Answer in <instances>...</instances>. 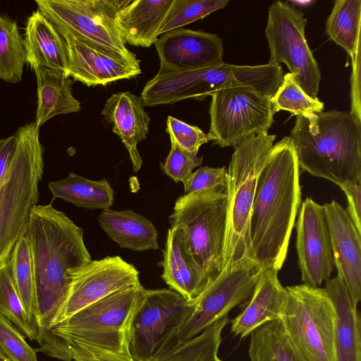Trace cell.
I'll return each mask as SVG.
<instances>
[{"instance_id":"5b68a950","label":"cell","mask_w":361,"mask_h":361,"mask_svg":"<svg viewBox=\"0 0 361 361\" xmlns=\"http://www.w3.org/2000/svg\"><path fill=\"white\" fill-rule=\"evenodd\" d=\"M43 153L39 128L34 122L20 126L15 134L8 169L0 181V264L8 260L19 238L25 235L37 206Z\"/></svg>"},{"instance_id":"60d3db41","label":"cell","mask_w":361,"mask_h":361,"mask_svg":"<svg viewBox=\"0 0 361 361\" xmlns=\"http://www.w3.org/2000/svg\"><path fill=\"white\" fill-rule=\"evenodd\" d=\"M345 194L349 217L361 233V182L348 181L339 186Z\"/></svg>"},{"instance_id":"ffe728a7","label":"cell","mask_w":361,"mask_h":361,"mask_svg":"<svg viewBox=\"0 0 361 361\" xmlns=\"http://www.w3.org/2000/svg\"><path fill=\"white\" fill-rule=\"evenodd\" d=\"M287 298V291L278 277V271L264 269L251 296L240 305V312L230 320L235 336L245 338L262 325L279 320Z\"/></svg>"},{"instance_id":"4dcf8cb0","label":"cell","mask_w":361,"mask_h":361,"mask_svg":"<svg viewBox=\"0 0 361 361\" xmlns=\"http://www.w3.org/2000/svg\"><path fill=\"white\" fill-rule=\"evenodd\" d=\"M26 61L24 38L16 21L0 14V79L21 81Z\"/></svg>"},{"instance_id":"603a6c76","label":"cell","mask_w":361,"mask_h":361,"mask_svg":"<svg viewBox=\"0 0 361 361\" xmlns=\"http://www.w3.org/2000/svg\"><path fill=\"white\" fill-rule=\"evenodd\" d=\"M24 42L30 68L38 67L69 77L64 39L54 25L37 9L27 18Z\"/></svg>"},{"instance_id":"1f68e13d","label":"cell","mask_w":361,"mask_h":361,"mask_svg":"<svg viewBox=\"0 0 361 361\" xmlns=\"http://www.w3.org/2000/svg\"><path fill=\"white\" fill-rule=\"evenodd\" d=\"M7 262L13 284L24 308L29 318L37 324L35 278L30 245L25 235L19 238Z\"/></svg>"},{"instance_id":"44dd1931","label":"cell","mask_w":361,"mask_h":361,"mask_svg":"<svg viewBox=\"0 0 361 361\" xmlns=\"http://www.w3.org/2000/svg\"><path fill=\"white\" fill-rule=\"evenodd\" d=\"M102 116L113 125L112 131L124 144L133 171L137 173L142 165L137 144L146 139L150 123L140 96L130 92L112 94L104 104Z\"/></svg>"},{"instance_id":"d6a6232c","label":"cell","mask_w":361,"mask_h":361,"mask_svg":"<svg viewBox=\"0 0 361 361\" xmlns=\"http://www.w3.org/2000/svg\"><path fill=\"white\" fill-rule=\"evenodd\" d=\"M250 361H301L284 335L279 320L268 322L250 334Z\"/></svg>"},{"instance_id":"8d00e7d4","label":"cell","mask_w":361,"mask_h":361,"mask_svg":"<svg viewBox=\"0 0 361 361\" xmlns=\"http://www.w3.org/2000/svg\"><path fill=\"white\" fill-rule=\"evenodd\" d=\"M37 352L24 335L0 314V353L11 361H38Z\"/></svg>"},{"instance_id":"9c48e42d","label":"cell","mask_w":361,"mask_h":361,"mask_svg":"<svg viewBox=\"0 0 361 361\" xmlns=\"http://www.w3.org/2000/svg\"><path fill=\"white\" fill-rule=\"evenodd\" d=\"M286 289L279 322L297 356L301 361H336V312L325 289L304 283Z\"/></svg>"},{"instance_id":"8fae6325","label":"cell","mask_w":361,"mask_h":361,"mask_svg":"<svg viewBox=\"0 0 361 361\" xmlns=\"http://www.w3.org/2000/svg\"><path fill=\"white\" fill-rule=\"evenodd\" d=\"M130 0H36L37 10L59 30L91 42L127 63L140 61L116 29L117 13Z\"/></svg>"},{"instance_id":"30bf717a","label":"cell","mask_w":361,"mask_h":361,"mask_svg":"<svg viewBox=\"0 0 361 361\" xmlns=\"http://www.w3.org/2000/svg\"><path fill=\"white\" fill-rule=\"evenodd\" d=\"M195 305L172 289L145 288L130 322L133 360L154 361L169 350Z\"/></svg>"},{"instance_id":"2e32d148","label":"cell","mask_w":361,"mask_h":361,"mask_svg":"<svg viewBox=\"0 0 361 361\" xmlns=\"http://www.w3.org/2000/svg\"><path fill=\"white\" fill-rule=\"evenodd\" d=\"M296 231V250L302 283L320 287L334 269L331 240L323 205L307 197L301 203Z\"/></svg>"},{"instance_id":"6da1fadb","label":"cell","mask_w":361,"mask_h":361,"mask_svg":"<svg viewBox=\"0 0 361 361\" xmlns=\"http://www.w3.org/2000/svg\"><path fill=\"white\" fill-rule=\"evenodd\" d=\"M145 289L128 287L82 308L51 328L37 350L62 361H133L130 326Z\"/></svg>"},{"instance_id":"cb8c5ba5","label":"cell","mask_w":361,"mask_h":361,"mask_svg":"<svg viewBox=\"0 0 361 361\" xmlns=\"http://www.w3.org/2000/svg\"><path fill=\"white\" fill-rule=\"evenodd\" d=\"M173 0H130L117 13L115 23L123 41L149 47L158 39L161 23Z\"/></svg>"},{"instance_id":"f546056e","label":"cell","mask_w":361,"mask_h":361,"mask_svg":"<svg viewBox=\"0 0 361 361\" xmlns=\"http://www.w3.org/2000/svg\"><path fill=\"white\" fill-rule=\"evenodd\" d=\"M230 322L226 316L196 336L161 355L154 361H221L218 356L224 327Z\"/></svg>"},{"instance_id":"3957f363","label":"cell","mask_w":361,"mask_h":361,"mask_svg":"<svg viewBox=\"0 0 361 361\" xmlns=\"http://www.w3.org/2000/svg\"><path fill=\"white\" fill-rule=\"evenodd\" d=\"M300 169L289 136L273 145L260 173L250 222L254 262L279 271L302 201Z\"/></svg>"},{"instance_id":"ab89813d","label":"cell","mask_w":361,"mask_h":361,"mask_svg":"<svg viewBox=\"0 0 361 361\" xmlns=\"http://www.w3.org/2000/svg\"><path fill=\"white\" fill-rule=\"evenodd\" d=\"M227 170L225 166H202L192 172L183 183L185 194L202 192L216 188H226Z\"/></svg>"},{"instance_id":"ac0fdd59","label":"cell","mask_w":361,"mask_h":361,"mask_svg":"<svg viewBox=\"0 0 361 361\" xmlns=\"http://www.w3.org/2000/svg\"><path fill=\"white\" fill-rule=\"evenodd\" d=\"M57 30V29H56ZM67 51L69 77L87 87L135 78L140 66L131 65L98 45L66 31L57 30Z\"/></svg>"},{"instance_id":"4316f807","label":"cell","mask_w":361,"mask_h":361,"mask_svg":"<svg viewBox=\"0 0 361 361\" xmlns=\"http://www.w3.org/2000/svg\"><path fill=\"white\" fill-rule=\"evenodd\" d=\"M37 83V106L35 123L40 128L55 116L78 112L80 102L72 91L73 80L54 71L33 68Z\"/></svg>"},{"instance_id":"83f0119b","label":"cell","mask_w":361,"mask_h":361,"mask_svg":"<svg viewBox=\"0 0 361 361\" xmlns=\"http://www.w3.org/2000/svg\"><path fill=\"white\" fill-rule=\"evenodd\" d=\"M53 198H61L80 207L90 209H110L114 191L106 178L92 180L74 173L48 184Z\"/></svg>"},{"instance_id":"ba28073f","label":"cell","mask_w":361,"mask_h":361,"mask_svg":"<svg viewBox=\"0 0 361 361\" xmlns=\"http://www.w3.org/2000/svg\"><path fill=\"white\" fill-rule=\"evenodd\" d=\"M226 188L184 194L169 219L181 232L188 252L207 274L209 283L222 271L227 226Z\"/></svg>"},{"instance_id":"484cf974","label":"cell","mask_w":361,"mask_h":361,"mask_svg":"<svg viewBox=\"0 0 361 361\" xmlns=\"http://www.w3.org/2000/svg\"><path fill=\"white\" fill-rule=\"evenodd\" d=\"M109 238L121 248L133 251L157 250L158 232L151 221L133 210H104L98 219Z\"/></svg>"},{"instance_id":"d6986e66","label":"cell","mask_w":361,"mask_h":361,"mask_svg":"<svg viewBox=\"0 0 361 361\" xmlns=\"http://www.w3.org/2000/svg\"><path fill=\"white\" fill-rule=\"evenodd\" d=\"M323 206L337 276L345 283L352 305L357 308L361 300V233L335 200Z\"/></svg>"},{"instance_id":"52a82bcc","label":"cell","mask_w":361,"mask_h":361,"mask_svg":"<svg viewBox=\"0 0 361 361\" xmlns=\"http://www.w3.org/2000/svg\"><path fill=\"white\" fill-rule=\"evenodd\" d=\"M281 68L268 63L258 66L221 64L170 73H157L145 85L140 97L144 106L172 104L194 99L202 101L217 90L241 82L271 96L279 85Z\"/></svg>"},{"instance_id":"9a60e30c","label":"cell","mask_w":361,"mask_h":361,"mask_svg":"<svg viewBox=\"0 0 361 361\" xmlns=\"http://www.w3.org/2000/svg\"><path fill=\"white\" fill-rule=\"evenodd\" d=\"M68 274L71 278L69 293L51 328L110 294L140 283L138 270L118 255L91 259L69 270Z\"/></svg>"},{"instance_id":"f1b7e54d","label":"cell","mask_w":361,"mask_h":361,"mask_svg":"<svg viewBox=\"0 0 361 361\" xmlns=\"http://www.w3.org/2000/svg\"><path fill=\"white\" fill-rule=\"evenodd\" d=\"M326 23L329 37L353 59L360 49L361 1L337 0Z\"/></svg>"},{"instance_id":"d590c367","label":"cell","mask_w":361,"mask_h":361,"mask_svg":"<svg viewBox=\"0 0 361 361\" xmlns=\"http://www.w3.org/2000/svg\"><path fill=\"white\" fill-rule=\"evenodd\" d=\"M228 0H173L161 23L159 35L202 19L224 8Z\"/></svg>"},{"instance_id":"8992f818","label":"cell","mask_w":361,"mask_h":361,"mask_svg":"<svg viewBox=\"0 0 361 361\" xmlns=\"http://www.w3.org/2000/svg\"><path fill=\"white\" fill-rule=\"evenodd\" d=\"M275 138V135L268 133L254 134L234 147L227 170V226L223 270L242 262L253 261L250 216L258 180Z\"/></svg>"},{"instance_id":"bcb514c9","label":"cell","mask_w":361,"mask_h":361,"mask_svg":"<svg viewBox=\"0 0 361 361\" xmlns=\"http://www.w3.org/2000/svg\"><path fill=\"white\" fill-rule=\"evenodd\" d=\"M95 361H98V360H95Z\"/></svg>"},{"instance_id":"f6af8a7d","label":"cell","mask_w":361,"mask_h":361,"mask_svg":"<svg viewBox=\"0 0 361 361\" xmlns=\"http://www.w3.org/2000/svg\"><path fill=\"white\" fill-rule=\"evenodd\" d=\"M0 361H11L6 358L2 353H0Z\"/></svg>"},{"instance_id":"7bdbcfd3","label":"cell","mask_w":361,"mask_h":361,"mask_svg":"<svg viewBox=\"0 0 361 361\" xmlns=\"http://www.w3.org/2000/svg\"><path fill=\"white\" fill-rule=\"evenodd\" d=\"M15 142V134L0 139V181L4 176L11 157Z\"/></svg>"},{"instance_id":"836d02e7","label":"cell","mask_w":361,"mask_h":361,"mask_svg":"<svg viewBox=\"0 0 361 361\" xmlns=\"http://www.w3.org/2000/svg\"><path fill=\"white\" fill-rule=\"evenodd\" d=\"M0 314L30 341H37V324L28 317L13 284L8 262L0 264Z\"/></svg>"},{"instance_id":"b9f144b4","label":"cell","mask_w":361,"mask_h":361,"mask_svg":"<svg viewBox=\"0 0 361 361\" xmlns=\"http://www.w3.org/2000/svg\"><path fill=\"white\" fill-rule=\"evenodd\" d=\"M353 74L351 77V99L352 109L350 113L357 118L361 119L360 116V49L352 59Z\"/></svg>"},{"instance_id":"4fadbf2b","label":"cell","mask_w":361,"mask_h":361,"mask_svg":"<svg viewBox=\"0 0 361 361\" xmlns=\"http://www.w3.org/2000/svg\"><path fill=\"white\" fill-rule=\"evenodd\" d=\"M306 23L304 13L295 6L274 1L269 7L265 35L269 63L286 64L300 88L317 99L322 76L305 38Z\"/></svg>"},{"instance_id":"7402d4cb","label":"cell","mask_w":361,"mask_h":361,"mask_svg":"<svg viewBox=\"0 0 361 361\" xmlns=\"http://www.w3.org/2000/svg\"><path fill=\"white\" fill-rule=\"evenodd\" d=\"M161 275L164 282L190 302H195L209 284L203 269L188 252L181 232L171 227L167 231Z\"/></svg>"},{"instance_id":"e0dca14e","label":"cell","mask_w":361,"mask_h":361,"mask_svg":"<svg viewBox=\"0 0 361 361\" xmlns=\"http://www.w3.org/2000/svg\"><path fill=\"white\" fill-rule=\"evenodd\" d=\"M159 59L157 73L181 72L222 63L224 47L216 34L178 28L158 37L154 43Z\"/></svg>"},{"instance_id":"5bb4252c","label":"cell","mask_w":361,"mask_h":361,"mask_svg":"<svg viewBox=\"0 0 361 361\" xmlns=\"http://www.w3.org/2000/svg\"><path fill=\"white\" fill-rule=\"evenodd\" d=\"M264 270L252 260L242 262L229 269L223 270L195 302L193 312L170 349L200 334L228 316L235 307L246 301L251 296Z\"/></svg>"},{"instance_id":"ee69618b","label":"cell","mask_w":361,"mask_h":361,"mask_svg":"<svg viewBox=\"0 0 361 361\" xmlns=\"http://www.w3.org/2000/svg\"><path fill=\"white\" fill-rule=\"evenodd\" d=\"M293 6H307L313 3V1H288Z\"/></svg>"},{"instance_id":"d4e9b609","label":"cell","mask_w":361,"mask_h":361,"mask_svg":"<svg viewBox=\"0 0 361 361\" xmlns=\"http://www.w3.org/2000/svg\"><path fill=\"white\" fill-rule=\"evenodd\" d=\"M336 312L335 351L336 361H361V322L343 280L336 276L324 287Z\"/></svg>"},{"instance_id":"f35d334b","label":"cell","mask_w":361,"mask_h":361,"mask_svg":"<svg viewBox=\"0 0 361 361\" xmlns=\"http://www.w3.org/2000/svg\"><path fill=\"white\" fill-rule=\"evenodd\" d=\"M166 131L171 135L177 144L185 150L197 154L200 147L214 138L200 128L190 125L175 117L169 116Z\"/></svg>"},{"instance_id":"e575fe53","label":"cell","mask_w":361,"mask_h":361,"mask_svg":"<svg viewBox=\"0 0 361 361\" xmlns=\"http://www.w3.org/2000/svg\"><path fill=\"white\" fill-rule=\"evenodd\" d=\"M272 112L286 110L292 115L307 116L323 111L324 103L308 96L296 83L293 74L283 75V80L271 97Z\"/></svg>"},{"instance_id":"277c9868","label":"cell","mask_w":361,"mask_h":361,"mask_svg":"<svg viewBox=\"0 0 361 361\" xmlns=\"http://www.w3.org/2000/svg\"><path fill=\"white\" fill-rule=\"evenodd\" d=\"M289 137L301 171L338 186L361 182V119L350 112L297 116Z\"/></svg>"},{"instance_id":"74e56055","label":"cell","mask_w":361,"mask_h":361,"mask_svg":"<svg viewBox=\"0 0 361 361\" xmlns=\"http://www.w3.org/2000/svg\"><path fill=\"white\" fill-rule=\"evenodd\" d=\"M171 149L164 163H160L161 171L174 180L183 183L202 163L203 157L188 152L180 147L171 135Z\"/></svg>"},{"instance_id":"7a4b0ae2","label":"cell","mask_w":361,"mask_h":361,"mask_svg":"<svg viewBox=\"0 0 361 361\" xmlns=\"http://www.w3.org/2000/svg\"><path fill=\"white\" fill-rule=\"evenodd\" d=\"M31 252L37 300L38 341L51 328L71 286L69 270L91 260L83 231L51 203L37 205L25 233Z\"/></svg>"},{"instance_id":"7c38bea8","label":"cell","mask_w":361,"mask_h":361,"mask_svg":"<svg viewBox=\"0 0 361 361\" xmlns=\"http://www.w3.org/2000/svg\"><path fill=\"white\" fill-rule=\"evenodd\" d=\"M209 133L221 147H233L252 135L267 133L274 120L271 97L237 82L212 96Z\"/></svg>"}]
</instances>
